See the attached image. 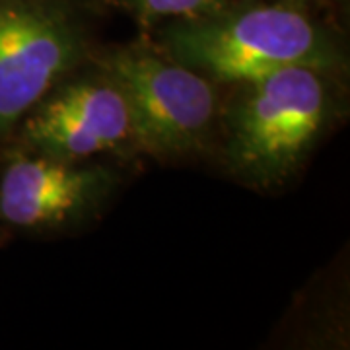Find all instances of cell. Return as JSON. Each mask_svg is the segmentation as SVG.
Returning a JSON list of instances; mask_svg holds the SVG:
<instances>
[{
	"label": "cell",
	"mask_w": 350,
	"mask_h": 350,
	"mask_svg": "<svg viewBox=\"0 0 350 350\" xmlns=\"http://www.w3.org/2000/svg\"><path fill=\"white\" fill-rule=\"evenodd\" d=\"M333 78L319 68L290 66L234 84L220 115L230 174L253 187L286 183L335 117Z\"/></svg>",
	"instance_id": "obj_2"
},
{
	"label": "cell",
	"mask_w": 350,
	"mask_h": 350,
	"mask_svg": "<svg viewBox=\"0 0 350 350\" xmlns=\"http://www.w3.org/2000/svg\"><path fill=\"white\" fill-rule=\"evenodd\" d=\"M154 43L216 84H241L290 66L340 75L345 49L298 4L228 2L220 10L170 22Z\"/></svg>",
	"instance_id": "obj_1"
},
{
	"label": "cell",
	"mask_w": 350,
	"mask_h": 350,
	"mask_svg": "<svg viewBox=\"0 0 350 350\" xmlns=\"http://www.w3.org/2000/svg\"><path fill=\"white\" fill-rule=\"evenodd\" d=\"M96 64L123 90L137 150L154 158L202 152L220 126V84L179 63L154 41L138 39L105 51Z\"/></svg>",
	"instance_id": "obj_3"
},
{
	"label": "cell",
	"mask_w": 350,
	"mask_h": 350,
	"mask_svg": "<svg viewBox=\"0 0 350 350\" xmlns=\"http://www.w3.org/2000/svg\"><path fill=\"white\" fill-rule=\"evenodd\" d=\"M0 224L27 234L66 232L96 218L119 177L109 165L6 144L0 150Z\"/></svg>",
	"instance_id": "obj_5"
},
{
	"label": "cell",
	"mask_w": 350,
	"mask_h": 350,
	"mask_svg": "<svg viewBox=\"0 0 350 350\" xmlns=\"http://www.w3.org/2000/svg\"><path fill=\"white\" fill-rule=\"evenodd\" d=\"M10 142L64 160L137 150L125 94L96 63L94 70L82 66L53 88L22 119Z\"/></svg>",
	"instance_id": "obj_6"
},
{
	"label": "cell",
	"mask_w": 350,
	"mask_h": 350,
	"mask_svg": "<svg viewBox=\"0 0 350 350\" xmlns=\"http://www.w3.org/2000/svg\"><path fill=\"white\" fill-rule=\"evenodd\" d=\"M131 14L142 27H160L170 22L195 20L220 10L230 0H111Z\"/></svg>",
	"instance_id": "obj_7"
},
{
	"label": "cell",
	"mask_w": 350,
	"mask_h": 350,
	"mask_svg": "<svg viewBox=\"0 0 350 350\" xmlns=\"http://www.w3.org/2000/svg\"><path fill=\"white\" fill-rule=\"evenodd\" d=\"M90 59L88 25L66 0H0V150L25 115Z\"/></svg>",
	"instance_id": "obj_4"
}]
</instances>
